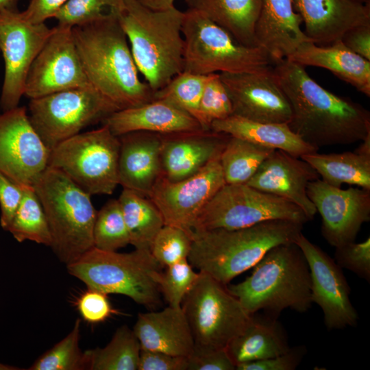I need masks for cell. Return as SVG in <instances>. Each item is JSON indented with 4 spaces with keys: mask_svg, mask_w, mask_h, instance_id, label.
Masks as SVG:
<instances>
[{
    "mask_svg": "<svg viewBox=\"0 0 370 370\" xmlns=\"http://www.w3.org/2000/svg\"><path fill=\"white\" fill-rule=\"evenodd\" d=\"M53 29L45 23H29L17 10L0 14V50L5 64L0 97L3 111L18 106L29 70Z\"/></svg>",
    "mask_w": 370,
    "mask_h": 370,
    "instance_id": "obj_13",
    "label": "cell"
},
{
    "mask_svg": "<svg viewBox=\"0 0 370 370\" xmlns=\"http://www.w3.org/2000/svg\"><path fill=\"white\" fill-rule=\"evenodd\" d=\"M295 243L307 261L310 276L311 300L321 308L327 329L330 331L356 326L358 314L352 304L351 288L342 269L302 232Z\"/></svg>",
    "mask_w": 370,
    "mask_h": 370,
    "instance_id": "obj_17",
    "label": "cell"
},
{
    "mask_svg": "<svg viewBox=\"0 0 370 370\" xmlns=\"http://www.w3.org/2000/svg\"><path fill=\"white\" fill-rule=\"evenodd\" d=\"M192 238L185 230L173 225H164L156 236L150 251L163 267L188 259Z\"/></svg>",
    "mask_w": 370,
    "mask_h": 370,
    "instance_id": "obj_40",
    "label": "cell"
},
{
    "mask_svg": "<svg viewBox=\"0 0 370 370\" xmlns=\"http://www.w3.org/2000/svg\"><path fill=\"white\" fill-rule=\"evenodd\" d=\"M302 224L309 220L292 202L246 184H225L201 211L191 232L223 228L239 229L271 220Z\"/></svg>",
    "mask_w": 370,
    "mask_h": 370,
    "instance_id": "obj_11",
    "label": "cell"
},
{
    "mask_svg": "<svg viewBox=\"0 0 370 370\" xmlns=\"http://www.w3.org/2000/svg\"><path fill=\"white\" fill-rule=\"evenodd\" d=\"M346 269L367 282H370V238L360 243L350 242L335 247L334 259Z\"/></svg>",
    "mask_w": 370,
    "mask_h": 370,
    "instance_id": "obj_43",
    "label": "cell"
},
{
    "mask_svg": "<svg viewBox=\"0 0 370 370\" xmlns=\"http://www.w3.org/2000/svg\"><path fill=\"white\" fill-rule=\"evenodd\" d=\"M68 0H30L23 16L33 24L45 23L54 18Z\"/></svg>",
    "mask_w": 370,
    "mask_h": 370,
    "instance_id": "obj_49",
    "label": "cell"
},
{
    "mask_svg": "<svg viewBox=\"0 0 370 370\" xmlns=\"http://www.w3.org/2000/svg\"><path fill=\"white\" fill-rule=\"evenodd\" d=\"M102 123L117 136L138 131L171 134L204 130L194 117L159 99L117 110Z\"/></svg>",
    "mask_w": 370,
    "mask_h": 370,
    "instance_id": "obj_24",
    "label": "cell"
},
{
    "mask_svg": "<svg viewBox=\"0 0 370 370\" xmlns=\"http://www.w3.org/2000/svg\"><path fill=\"white\" fill-rule=\"evenodd\" d=\"M286 59L303 66L325 69L370 97V61L351 51L341 40L328 46L306 42Z\"/></svg>",
    "mask_w": 370,
    "mask_h": 370,
    "instance_id": "obj_27",
    "label": "cell"
},
{
    "mask_svg": "<svg viewBox=\"0 0 370 370\" xmlns=\"http://www.w3.org/2000/svg\"><path fill=\"white\" fill-rule=\"evenodd\" d=\"M90 86H92L81 63L72 28L56 25L29 70L24 95L31 99Z\"/></svg>",
    "mask_w": 370,
    "mask_h": 370,
    "instance_id": "obj_15",
    "label": "cell"
},
{
    "mask_svg": "<svg viewBox=\"0 0 370 370\" xmlns=\"http://www.w3.org/2000/svg\"><path fill=\"white\" fill-rule=\"evenodd\" d=\"M312 42L328 46L349 29L370 25V4L354 0H293Z\"/></svg>",
    "mask_w": 370,
    "mask_h": 370,
    "instance_id": "obj_21",
    "label": "cell"
},
{
    "mask_svg": "<svg viewBox=\"0 0 370 370\" xmlns=\"http://www.w3.org/2000/svg\"><path fill=\"white\" fill-rule=\"evenodd\" d=\"M307 195L321 217L322 236L334 247L355 241L370 220V190L342 189L317 179L308 183Z\"/></svg>",
    "mask_w": 370,
    "mask_h": 370,
    "instance_id": "obj_18",
    "label": "cell"
},
{
    "mask_svg": "<svg viewBox=\"0 0 370 370\" xmlns=\"http://www.w3.org/2000/svg\"><path fill=\"white\" fill-rule=\"evenodd\" d=\"M140 350L133 330L122 325L106 346L85 351L88 369L138 370Z\"/></svg>",
    "mask_w": 370,
    "mask_h": 370,
    "instance_id": "obj_33",
    "label": "cell"
},
{
    "mask_svg": "<svg viewBox=\"0 0 370 370\" xmlns=\"http://www.w3.org/2000/svg\"><path fill=\"white\" fill-rule=\"evenodd\" d=\"M117 110L115 104L90 86L31 99L27 112L34 129L51 150Z\"/></svg>",
    "mask_w": 370,
    "mask_h": 370,
    "instance_id": "obj_12",
    "label": "cell"
},
{
    "mask_svg": "<svg viewBox=\"0 0 370 370\" xmlns=\"http://www.w3.org/2000/svg\"><path fill=\"white\" fill-rule=\"evenodd\" d=\"M183 71L210 75L260 71L274 64L259 46L238 42L227 31L201 14L184 12Z\"/></svg>",
    "mask_w": 370,
    "mask_h": 370,
    "instance_id": "obj_8",
    "label": "cell"
},
{
    "mask_svg": "<svg viewBox=\"0 0 370 370\" xmlns=\"http://www.w3.org/2000/svg\"><path fill=\"white\" fill-rule=\"evenodd\" d=\"M355 1L364 3V4H370V0H354Z\"/></svg>",
    "mask_w": 370,
    "mask_h": 370,
    "instance_id": "obj_54",
    "label": "cell"
},
{
    "mask_svg": "<svg viewBox=\"0 0 370 370\" xmlns=\"http://www.w3.org/2000/svg\"><path fill=\"white\" fill-rule=\"evenodd\" d=\"M49 151L25 106L0 114V171L11 181L19 186H33L48 166Z\"/></svg>",
    "mask_w": 370,
    "mask_h": 370,
    "instance_id": "obj_16",
    "label": "cell"
},
{
    "mask_svg": "<svg viewBox=\"0 0 370 370\" xmlns=\"http://www.w3.org/2000/svg\"><path fill=\"white\" fill-rule=\"evenodd\" d=\"M49 227L50 247L66 265L94 247L97 212L90 195L60 170L48 166L33 185Z\"/></svg>",
    "mask_w": 370,
    "mask_h": 370,
    "instance_id": "obj_6",
    "label": "cell"
},
{
    "mask_svg": "<svg viewBox=\"0 0 370 370\" xmlns=\"http://www.w3.org/2000/svg\"><path fill=\"white\" fill-rule=\"evenodd\" d=\"M196 11L227 31L238 42L256 47L255 26L262 0H185Z\"/></svg>",
    "mask_w": 370,
    "mask_h": 370,
    "instance_id": "obj_30",
    "label": "cell"
},
{
    "mask_svg": "<svg viewBox=\"0 0 370 370\" xmlns=\"http://www.w3.org/2000/svg\"><path fill=\"white\" fill-rule=\"evenodd\" d=\"M213 74L199 75L182 71L164 87L154 92L153 99L170 103L198 121L200 99L206 85Z\"/></svg>",
    "mask_w": 370,
    "mask_h": 370,
    "instance_id": "obj_36",
    "label": "cell"
},
{
    "mask_svg": "<svg viewBox=\"0 0 370 370\" xmlns=\"http://www.w3.org/2000/svg\"><path fill=\"white\" fill-rule=\"evenodd\" d=\"M304 224L271 220L239 229H213L192 232L189 263L227 285L253 268L273 247L295 243Z\"/></svg>",
    "mask_w": 370,
    "mask_h": 370,
    "instance_id": "obj_3",
    "label": "cell"
},
{
    "mask_svg": "<svg viewBox=\"0 0 370 370\" xmlns=\"http://www.w3.org/2000/svg\"><path fill=\"white\" fill-rule=\"evenodd\" d=\"M310 164L325 182L336 187L343 184L370 190V156L354 151L319 153L300 157Z\"/></svg>",
    "mask_w": 370,
    "mask_h": 370,
    "instance_id": "obj_31",
    "label": "cell"
},
{
    "mask_svg": "<svg viewBox=\"0 0 370 370\" xmlns=\"http://www.w3.org/2000/svg\"><path fill=\"white\" fill-rule=\"evenodd\" d=\"M225 184L217 157L196 173L178 181L172 182L161 175L149 198L160 211L164 225L178 227L190 235L195 219Z\"/></svg>",
    "mask_w": 370,
    "mask_h": 370,
    "instance_id": "obj_14",
    "label": "cell"
},
{
    "mask_svg": "<svg viewBox=\"0 0 370 370\" xmlns=\"http://www.w3.org/2000/svg\"><path fill=\"white\" fill-rule=\"evenodd\" d=\"M121 142L109 127L79 133L49 151L48 166L64 173L90 195H111L119 183Z\"/></svg>",
    "mask_w": 370,
    "mask_h": 370,
    "instance_id": "obj_9",
    "label": "cell"
},
{
    "mask_svg": "<svg viewBox=\"0 0 370 370\" xmlns=\"http://www.w3.org/2000/svg\"><path fill=\"white\" fill-rule=\"evenodd\" d=\"M317 179L316 170L301 158L275 149L246 184L292 202L312 220L317 210L308 197L307 186Z\"/></svg>",
    "mask_w": 370,
    "mask_h": 370,
    "instance_id": "obj_20",
    "label": "cell"
},
{
    "mask_svg": "<svg viewBox=\"0 0 370 370\" xmlns=\"http://www.w3.org/2000/svg\"><path fill=\"white\" fill-rule=\"evenodd\" d=\"M233 114L261 123H288L292 110L273 66L243 73H220Z\"/></svg>",
    "mask_w": 370,
    "mask_h": 370,
    "instance_id": "obj_19",
    "label": "cell"
},
{
    "mask_svg": "<svg viewBox=\"0 0 370 370\" xmlns=\"http://www.w3.org/2000/svg\"><path fill=\"white\" fill-rule=\"evenodd\" d=\"M66 267L88 288L127 296L151 310L161 304L158 280L163 267L150 250L119 253L93 247Z\"/></svg>",
    "mask_w": 370,
    "mask_h": 370,
    "instance_id": "obj_7",
    "label": "cell"
},
{
    "mask_svg": "<svg viewBox=\"0 0 370 370\" xmlns=\"http://www.w3.org/2000/svg\"><path fill=\"white\" fill-rule=\"evenodd\" d=\"M17 0H0V14L8 11H16Z\"/></svg>",
    "mask_w": 370,
    "mask_h": 370,
    "instance_id": "obj_53",
    "label": "cell"
},
{
    "mask_svg": "<svg viewBox=\"0 0 370 370\" xmlns=\"http://www.w3.org/2000/svg\"><path fill=\"white\" fill-rule=\"evenodd\" d=\"M278 317L267 312L251 314L243 331L226 348L235 366L272 358L291 347L287 333Z\"/></svg>",
    "mask_w": 370,
    "mask_h": 370,
    "instance_id": "obj_28",
    "label": "cell"
},
{
    "mask_svg": "<svg viewBox=\"0 0 370 370\" xmlns=\"http://www.w3.org/2000/svg\"><path fill=\"white\" fill-rule=\"evenodd\" d=\"M301 23L293 0H262L255 26L256 44L275 64L287 58L301 44L311 42L301 29Z\"/></svg>",
    "mask_w": 370,
    "mask_h": 370,
    "instance_id": "obj_25",
    "label": "cell"
},
{
    "mask_svg": "<svg viewBox=\"0 0 370 370\" xmlns=\"http://www.w3.org/2000/svg\"><path fill=\"white\" fill-rule=\"evenodd\" d=\"M141 4L153 10H165L175 7V0H138Z\"/></svg>",
    "mask_w": 370,
    "mask_h": 370,
    "instance_id": "obj_51",
    "label": "cell"
},
{
    "mask_svg": "<svg viewBox=\"0 0 370 370\" xmlns=\"http://www.w3.org/2000/svg\"><path fill=\"white\" fill-rule=\"evenodd\" d=\"M253 268L245 280L227 286L247 312L279 316L285 309L304 313L311 308L309 268L295 243L273 247Z\"/></svg>",
    "mask_w": 370,
    "mask_h": 370,
    "instance_id": "obj_5",
    "label": "cell"
},
{
    "mask_svg": "<svg viewBox=\"0 0 370 370\" xmlns=\"http://www.w3.org/2000/svg\"><path fill=\"white\" fill-rule=\"evenodd\" d=\"M362 141V143L356 149L355 151L364 156H370V134Z\"/></svg>",
    "mask_w": 370,
    "mask_h": 370,
    "instance_id": "obj_52",
    "label": "cell"
},
{
    "mask_svg": "<svg viewBox=\"0 0 370 370\" xmlns=\"http://www.w3.org/2000/svg\"><path fill=\"white\" fill-rule=\"evenodd\" d=\"M236 366L226 348L195 347L188 357L187 370H235Z\"/></svg>",
    "mask_w": 370,
    "mask_h": 370,
    "instance_id": "obj_46",
    "label": "cell"
},
{
    "mask_svg": "<svg viewBox=\"0 0 370 370\" xmlns=\"http://www.w3.org/2000/svg\"><path fill=\"white\" fill-rule=\"evenodd\" d=\"M79 319L72 330L59 343L42 354L29 367V370H83L88 369L85 352L79 348Z\"/></svg>",
    "mask_w": 370,
    "mask_h": 370,
    "instance_id": "obj_37",
    "label": "cell"
},
{
    "mask_svg": "<svg viewBox=\"0 0 370 370\" xmlns=\"http://www.w3.org/2000/svg\"><path fill=\"white\" fill-rule=\"evenodd\" d=\"M124 0H68L54 17L59 26L73 28L119 17Z\"/></svg>",
    "mask_w": 370,
    "mask_h": 370,
    "instance_id": "obj_38",
    "label": "cell"
},
{
    "mask_svg": "<svg viewBox=\"0 0 370 370\" xmlns=\"http://www.w3.org/2000/svg\"><path fill=\"white\" fill-rule=\"evenodd\" d=\"M273 150L229 136L219 156L225 184H247Z\"/></svg>",
    "mask_w": 370,
    "mask_h": 370,
    "instance_id": "obj_34",
    "label": "cell"
},
{
    "mask_svg": "<svg viewBox=\"0 0 370 370\" xmlns=\"http://www.w3.org/2000/svg\"><path fill=\"white\" fill-rule=\"evenodd\" d=\"M184 12L153 10L138 0H124L119 22L138 70L154 92L183 71Z\"/></svg>",
    "mask_w": 370,
    "mask_h": 370,
    "instance_id": "obj_4",
    "label": "cell"
},
{
    "mask_svg": "<svg viewBox=\"0 0 370 370\" xmlns=\"http://www.w3.org/2000/svg\"><path fill=\"white\" fill-rule=\"evenodd\" d=\"M132 330L141 349L188 357L195 349L193 335L182 306L140 312Z\"/></svg>",
    "mask_w": 370,
    "mask_h": 370,
    "instance_id": "obj_26",
    "label": "cell"
},
{
    "mask_svg": "<svg viewBox=\"0 0 370 370\" xmlns=\"http://www.w3.org/2000/svg\"><path fill=\"white\" fill-rule=\"evenodd\" d=\"M160 273L158 285L161 295L169 306L181 307L182 303L199 277L188 259L164 267Z\"/></svg>",
    "mask_w": 370,
    "mask_h": 370,
    "instance_id": "obj_41",
    "label": "cell"
},
{
    "mask_svg": "<svg viewBox=\"0 0 370 370\" xmlns=\"http://www.w3.org/2000/svg\"><path fill=\"white\" fill-rule=\"evenodd\" d=\"M77 310L84 321L88 323H102L119 312L111 305L108 294L88 288L78 298Z\"/></svg>",
    "mask_w": 370,
    "mask_h": 370,
    "instance_id": "obj_44",
    "label": "cell"
},
{
    "mask_svg": "<svg viewBox=\"0 0 370 370\" xmlns=\"http://www.w3.org/2000/svg\"><path fill=\"white\" fill-rule=\"evenodd\" d=\"M21 188L0 171V224L7 230L20 204Z\"/></svg>",
    "mask_w": 370,
    "mask_h": 370,
    "instance_id": "obj_47",
    "label": "cell"
},
{
    "mask_svg": "<svg viewBox=\"0 0 370 370\" xmlns=\"http://www.w3.org/2000/svg\"><path fill=\"white\" fill-rule=\"evenodd\" d=\"M20 187L21 200L7 231L18 242L31 241L50 247L51 238L47 219L34 187Z\"/></svg>",
    "mask_w": 370,
    "mask_h": 370,
    "instance_id": "obj_35",
    "label": "cell"
},
{
    "mask_svg": "<svg viewBox=\"0 0 370 370\" xmlns=\"http://www.w3.org/2000/svg\"><path fill=\"white\" fill-rule=\"evenodd\" d=\"M273 71L289 101L288 125L309 145L320 147L362 141L370 134V112L360 103L325 89L304 66L287 59Z\"/></svg>",
    "mask_w": 370,
    "mask_h": 370,
    "instance_id": "obj_1",
    "label": "cell"
},
{
    "mask_svg": "<svg viewBox=\"0 0 370 370\" xmlns=\"http://www.w3.org/2000/svg\"><path fill=\"white\" fill-rule=\"evenodd\" d=\"M181 306L197 348H227L251 317L226 285L202 272Z\"/></svg>",
    "mask_w": 370,
    "mask_h": 370,
    "instance_id": "obj_10",
    "label": "cell"
},
{
    "mask_svg": "<svg viewBox=\"0 0 370 370\" xmlns=\"http://www.w3.org/2000/svg\"><path fill=\"white\" fill-rule=\"evenodd\" d=\"M130 237L135 249L150 250L152 243L164 225L163 217L147 196L123 188L118 199Z\"/></svg>",
    "mask_w": 370,
    "mask_h": 370,
    "instance_id": "obj_32",
    "label": "cell"
},
{
    "mask_svg": "<svg viewBox=\"0 0 370 370\" xmlns=\"http://www.w3.org/2000/svg\"><path fill=\"white\" fill-rule=\"evenodd\" d=\"M188 357L141 349L138 370H187Z\"/></svg>",
    "mask_w": 370,
    "mask_h": 370,
    "instance_id": "obj_48",
    "label": "cell"
},
{
    "mask_svg": "<svg viewBox=\"0 0 370 370\" xmlns=\"http://www.w3.org/2000/svg\"><path fill=\"white\" fill-rule=\"evenodd\" d=\"M307 353L304 345L290 347L278 356L259 360L241 363L236 366V370H295L301 362Z\"/></svg>",
    "mask_w": 370,
    "mask_h": 370,
    "instance_id": "obj_45",
    "label": "cell"
},
{
    "mask_svg": "<svg viewBox=\"0 0 370 370\" xmlns=\"http://www.w3.org/2000/svg\"><path fill=\"white\" fill-rule=\"evenodd\" d=\"M162 136V175L172 182L196 173L219 157L229 137L212 130Z\"/></svg>",
    "mask_w": 370,
    "mask_h": 370,
    "instance_id": "obj_22",
    "label": "cell"
},
{
    "mask_svg": "<svg viewBox=\"0 0 370 370\" xmlns=\"http://www.w3.org/2000/svg\"><path fill=\"white\" fill-rule=\"evenodd\" d=\"M94 247L116 251L130 244V237L118 199H110L97 212L93 228Z\"/></svg>",
    "mask_w": 370,
    "mask_h": 370,
    "instance_id": "obj_39",
    "label": "cell"
},
{
    "mask_svg": "<svg viewBox=\"0 0 370 370\" xmlns=\"http://www.w3.org/2000/svg\"><path fill=\"white\" fill-rule=\"evenodd\" d=\"M341 40L351 51L370 61V25L349 29Z\"/></svg>",
    "mask_w": 370,
    "mask_h": 370,
    "instance_id": "obj_50",
    "label": "cell"
},
{
    "mask_svg": "<svg viewBox=\"0 0 370 370\" xmlns=\"http://www.w3.org/2000/svg\"><path fill=\"white\" fill-rule=\"evenodd\" d=\"M232 114L229 94L219 73H214L206 85L200 99L198 121L204 130L209 131L213 121L226 119Z\"/></svg>",
    "mask_w": 370,
    "mask_h": 370,
    "instance_id": "obj_42",
    "label": "cell"
},
{
    "mask_svg": "<svg viewBox=\"0 0 370 370\" xmlns=\"http://www.w3.org/2000/svg\"><path fill=\"white\" fill-rule=\"evenodd\" d=\"M84 71L90 85L119 110L153 100V92L138 75L119 17L72 28Z\"/></svg>",
    "mask_w": 370,
    "mask_h": 370,
    "instance_id": "obj_2",
    "label": "cell"
},
{
    "mask_svg": "<svg viewBox=\"0 0 370 370\" xmlns=\"http://www.w3.org/2000/svg\"><path fill=\"white\" fill-rule=\"evenodd\" d=\"M119 183L123 188L149 195L162 175V134L138 131L119 136Z\"/></svg>",
    "mask_w": 370,
    "mask_h": 370,
    "instance_id": "obj_23",
    "label": "cell"
},
{
    "mask_svg": "<svg viewBox=\"0 0 370 370\" xmlns=\"http://www.w3.org/2000/svg\"><path fill=\"white\" fill-rule=\"evenodd\" d=\"M210 130L244 139L293 156L318 151L295 134L287 123H261L232 115L211 123Z\"/></svg>",
    "mask_w": 370,
    "mask_h": 370,
    "instance_id": "obj_29",
    "label": "cell"
}]
</instances>
